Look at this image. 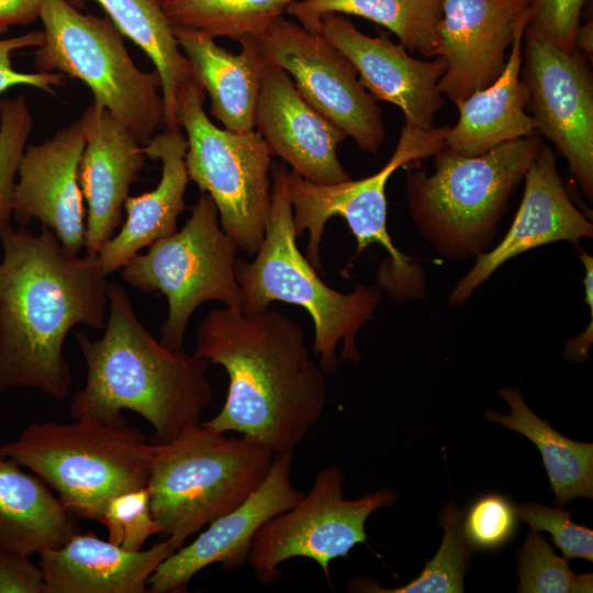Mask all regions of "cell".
<instances>
[{"mask_svg":"<svg viewBox=\"0 0 593 593\" xmlns=\"http://www.w3.org/2000/svg\"><path fill=\"white\" fill-rule=\"evenodd\" d=\"M0 243V392L27 388L63 400L74 380L64 343L79 324L104 328L108 276L46 226L38 234L4 226Z\"/></svg>","mask_w":593,"mask_h":593,"instance_id":"6da1fadb","label":"cell"},{"mask_svg":"<svg viewBox=\"0 0 593 593\" xmlns=\"http://www.w3.org/2000/svg\"><path fill=\"white\" fill-rule=\"evenodd\" d=\"M195 356L222 366L230 384L221 411L201 424L236 432L275 456H293L321 419L325 373L310 357L302 328L267 309L212 310L195 335Z\"/></svg>","mask_w":593,"mask_h":593,"instance_id":"7a4b0ae2","label":"cell"},{"mask_svg":"<svg viewBox=\"0 0 593 593\" xmlns=\"http://www.w3.org/2000/svg\"><path fill=\"white\" fill-rule=\"evenodd\" d=\"M107 293L109 313L102 336L75 334L87 379L70 401V416L125 427L123 411L128 410L153 426L158 441L171 440L200 424L213 401L210 363L157 340L137 317L123 287L109 282Z\"/></svg>","mask_w":593,"mask_h":593,"instance_id":"3957f363","label":"cell"},{"mask_svg":"<svg viewBox=\"0 0 593 593\" xmlns=\"http://www.w3.org/2000/svg\"><path fill=\"white\" fill-rule=\"evenodd\" d=\"M287 174L283 165L272 166L271 205L264 240L251 262L238 257L235 261L240 312L259 313L273 301L305 309L314 324L313 354L322 371L331 374L338 368L336 348L340 340V358L359 361L356 336L372 318L382 290L359 284L353 292L342 293L317 276L296 245Z\"/></svg>","mask_w":593,"mask_h":593,"instance_id":"277c9868","label":"cell"},{"mask_svg":"<svg viewBox=\"0 0 593 593\" xmlns=\"http://www.w3.org/2000/svg\"><path fill=\"white\" fill-rule=\"evenodd\" d=\"M542 145L535 133L474 157L444 147L435 171L407 176V202L421 236L449 259L485 253L510 199Z\"/></svg>","mask_w":593,"mask_h":593,"instance_id":"5b68a950","label":"cell"},{"mask_svg":"<svg viewBox=\"0 0 593 593\" xmlns=\"http://www.w3.org/2000/svg\"><path fill=\"white\" fill-rule=\"evenodd\" d=\"M275 455L245 437L201 423L154 444L147 486L159 533L179 549L205 525L244 503L264 482Z\"/></svg>","mask_w":593,"mask_h":593,"instance_id":"8992f818","label":"cell"},{"mask_svg":"<svg viewBox=\"0 0 593 593\" xmlns=\"http://www.w3.org/2000/svg\"><path fill=\"white\" fill-rule=\"evenodd\" d=\"M154 444L133 427L92 417L32 423L0 455L57 492L76 519L100 521L109 501L147 485Z\"/></svg>","mask_w":593,"mask_h":593,"instance_id":"52a82bcc","label":"cell"},{"mask_svg":"<svg viewBox=\"0 0 593 593\" xmlns=\"http://www.w3.org/2000/svg\"><path fill=\"white\" fill-rule=\"evenodd\" d=\"M44 41L36 47L38 72L81 80L93 102L110 111L143 145L165 126L160 79L141 70L122 33L107 16L85 14L68 0H42Z\"/></svg>","mask_w":593,"mask_h":593,"instance_id":"ba28073f","label":"cell"},{"mask_svg":"<svg viewBox=\"0 0 593 593\" xmlns=\"http://www.w3.org/2000/svg\"><path fill=\"white\" fill-rule=\"evenodd\" d=\"M448 126L428 130L404 125L396 148L389 161L376 174L335 184L311 183L293 171L287 174V186L293 211L296 235L309 231L307 260L322 269L320 244L326 222L342 216L357 240L356 256L371 244L381 245L389 257L381 264L377 283L398 302L421 298L425 291L422 268L400 251L387 228L385 186L401 167L434 156L445 147Z\"/></svg>","mask_w":593,"mask_h":593,"instance_id":"9c48e42d","label":"cell"},{"mask_svg":"<svg viewBox=\"0 0 593 593\" xmlns=\"http://www.w3.org/2000/svg\"><path fill=\"white\" fill-rule=\"evenodd\" d=\"M204 100L194 79L177 97L189 180L212 198L223 231L240 250L255 256L270 212L272 155L256 130L238 133L216 126L204 111Z\"/></svg>","mask_w":593,"mask_h":593,"instance_id":"30bf717a","label":"cell"},{"mask_svg":"<svg viewBox=\"0 0 593 593\" xmlns=\"http://www.w3.org/2000/svg\"><path fill=\"white\" fill-rule=\"evenodd\" d=\"M238 250L221 226L214 201L202 192L180 231L154 242L146 253H137L120 269L132 288L167 298L168 316L160 327L165 347L183 348L189 321L206 301H220L240 311L235 277Z\"/></svg>","mask_w":593,"mask_h":593,"instance_id":"8fae6325","label":"cell"},{"mask_svg":"<svg viewBox=\"0 0 593 593\" xmlns=\"http://www.w3.org/2000/svg\"><path fill=\"white\" fill-rule=\"evenodd\" d=\"M343 486L337 466L323 468L307 494L260 527L247 562L261 583L275 581L281 573L280 564L295 557L315 561L329 581L331 562L367 542L365 525L370 514L398 499L393 490L385 489L347 500Z\"/></svg>","mask_w":593,"mask_h":593,"instance_id":"7c38bea8","label":"cell"},{"mask_svg":"<svg viewBox=\"0 0 593 593\" xmlns=\"http://www.w3.org/2000/svg\"><path fill=\"white\" fill-rule=\"evenodd\" d=\"M245 41L265 63L284 70L302 98L360 149L372 154L380 149L384 127L377 100L350 60L322 33L281 15Z\"/></svg>","mask_w":593,"mask_h":593,"instance_id":"4fadbf2b","label":"cell"},{"mask_svg":"<svg viewBox=\"0 0 593 593\" xmlns=\"http://www.w3.org/2000/svg\"><path fill=\"white\" fill-rule=\"evenodd\" d=\"M522 75L537 132L566 157L584 195L593 198V82L575 49L525 30Z\"/></svg>","mask_w":593,"mask_h":593,"instance_id":"5bb4252c","label":"cell"},{"mask_svg":"<svg viewBox=\"0 0 593 593\" xmlns=\"http://www.w3.org/2000/svg\"><path fill=\"white\" fill-rule=\"evenodd\" d=\"M316 32L350 60L360 82L376 100L401 109L405 125L434 127L435 114L445 103L438 89L447 68L441 57L416 59L402 44L392 42L388 33L368 36L344 14L322 15Z\"/></svg>","mask_w":593,"mask_h":593,"instance_id":"9a60e30c","label":"cell"},{"mask_svg":"<svg viewBox=\"0 0 593 593\" xmlns=\"http://www.w3.org/2000/svg\"><path fill=\"white\" fill-rule=\"evenodd\" d=\"M533 0H440L437 56L447 65L438 82L452 102L488 87L503 71L516 26Z\"/></svg>","mask_w":593,"mask_h":593,"instance_id":"2e32d148","label":"cell"},{"mask_svg":"<svg viewBox=\"0 0 593 593\" xmlns=\"http://www.w3.org/2000/svg\"><path fill=\"white\" fill-rule=\"evenodd\" d=\"M292 457L275 456L261 485L239 506L211 522L191 544L165 559L148 579L147 592H184L190 580L211 564L221 563L231 571L246 563L260 527L303 496L291 482Z\"/></svg>","mask_w":593,"mask_h":593,"instance_id":"e0dca14e","label":"cell"},{"mask_svg":"<svg viewBox=\"0 0 593 593\" xmlns=\"http://www.w3.org/2000/svg\"><path fill=\"white\" fill-rule=\"evenodd\" d=\"M83 148L80 119L26 146L12 195V219L19 226L38 220L75 255L85 249L86 214L78 179Z\"/></svg>","mask_w":593,"mask_h":593,"instance_id":"ac0fdd59","label":"cell"},{"mask_svg":"<svg viewBox=\"0 0 593 593\" xmlns=\"http://www.w3.org/2000/svg\"><path fill=\"white\" fill-rule=\"evenodd\" d=\"M521 206L502 242L477 255L473 267L449 294L450 304L468 300L473 291L508 259L559 240L577 243L593 236V224L572 203L557 170L552 149L541 145L525 177Z\"/></svg>","mask_w":593,"mask_h":593,"instance_id":"d6986e66","label":"cell"},{"mask_svg":"<svg viewBox=\"0 0 593 593\" xmlns=\"http://www.w3.org/2000/svg\"><path fill=\"white\" fill-rule=\"evenodd\" d=\"M79 119L85 136L78 169L87 203L85 256L96 258L122 224L125 200L147 156L144 145L105 108L92 102Z\"/></svg>","mask_w":593,"mask_h":593,"instance_id":"ffe728a7","label":"cell"},{"mask_svg":"<svg viewBox=\"0 0 593 593\" xmlns=\"http://www.w3.org/2000/svg\"><path fill=\"white\" fill-rule=\"evenodd\" d=\"M255 130L270 154L291 171L315 184H335L350 176L337 157L346 134L314 110L299 93L289 75L265 63Z\"/></svg>","mask_w":593,"mask_h":593,"instance_id":"44dd1931","label":"cell"},{"mask_svg":"<svg viewBox=\"0 0 593 593\" xmlns=\"http://www.w3.org/2000/svg\"><path fill=\"white\" fill-rule=\"evenodd\" d=\"M176 548L166 538L146 550L130 551L93 533L74 534L40 553L45 593H144L158 566Z\"/></svg>","mask_w":593,"mask_h":593,"instance_id":"7402d4cb","label":"cell"},{"mask_svg":"<svg viewBox=\"0 0 593 593\" xmlns=\"http://www.w3.org/2000/svg\"><path fill=\"white\" fill-rule=\"evenodd\" d=\"M144 150L147 158L161 163L160 180L152 191L125 200V222L96 257L105 276L120 270L143 248L177 232V220L187 209L186 135L180 128H166L149 138Z\"/></svg>","mask_w":593,"mask_h":593,"instance_id":"603a6c76","label":"cell"},{"mask_svg":"<svg viewBox=\"0 0 593 593\" xmlns=\"http://www.w3.org/2000/svg\"><path fill=\"white\" fill-rule=\"evenodd\" d=\"M526 11L518 24L505 67L488 87L456 102L459 119L448 127L445 147L450 152L474 157L501 144L533 135L537 132L534 118L526 113L528 90L521 77L523 38L528 24Z\"/></svg>","mask_w":593,"mask_h":593,"instance_id":"cb8c5ba5","label":"cell"},{"mask_svg":"<svg viewBox=\"0 0 593 593\" xmlns=\"http://www.w3.org/2000/svg\"><path fill=\"white\" fill-rule=\"evenodd\" d=\"M193 79L209 94L211 115L231 132L255 130L260 80L265 61L248 41L233 54L214 38L181 26H172Z\"/></svg>","mask_w":593,"mask_h":593,"instance_id":"d4e9b609","label":"cell"},{"mask_svg":"<svg viewBox=\"0 0 593 593\" xmlns=\"http://www.w3.org/2000/svg\"><path fill=\"white\" fill-rule=\"evenodd\" d=\"M76 533V518L48 485L0 455V551L31 557Z\"/></svg>","mask_w":593,"mask_h":593,"instance_id":"484cf974","label":"cell"},{"mask_svg":"<svg viewBox=\"0 0 593 593\" xmlns=\"http://www.w3.org/2000/svg\"><path fill=\"white\" fill-rule=\"evenodd\" d=\"M71 4L75 0H68ZM123 36L130 38L152 60L160 79L165 128H180L177 97L193 79L189 60L181 52L161 0H94Z\"/></svg>","mask_w":593,"mask_h":593,"instance_id":"4316f807","label":"cell"},{"mask_svg":"<svg viewBox=\"0 0 593 593\" xmlns=\"http://www.w3.org/2000/svg\"><path fill=\"white\" fill-rule=\"evenodd\" d=\"M508 415L488 410L485 417L524 435L539 449L558 506L578 497L593 499V445L569 439L526 405L517 389L499 391Z\"/></svg>","mask_w":593,"mask_h":593,"instance_id":"83f0119b","label":"cell"},{"mask_svg":"<svg viewBox=\"0 0 593 593\" xmlns=\"http://www.w3.org/2000/svg\"><path fill=\"white\" fill-rule=\"evenodd\" d=\"M286 13L312 31L327 13L361 16L394 33L406 49L437 56L440 0H301Z\"/></svg>","mask_w":593,"mask_h":593,"instance_id":"f1b7e54d","label":"cell"},{"mask_svg":"<svg viewBox=\"0 0 593 593\" xmlns=\"http://www.w3.org/2000/svg\"><path fill=\"white\" fill-rule=\"evenodd\" d=\"M301 0H161L172 26L240 43L254 37Z\"/></svg>","mask_w":593,"mask_h":593,"instance_id":"f546056e","label":"cell"},{"mask_svg":"<svg viewBox=\"0 0 593 593\" xmlns=\"http://www.w3.org/2000/svg\"><path fill=\"white\" fill-rule=\"evenodd\" d=\"M463 512L450 501L439 515L444 538L435 557L428 560L421 574L407 584L383 589L376 581L357 579L350 591L373 593H461L470 558L475 552L462 533Z\"/></svg>","mask_w":593,"mask_h":593,"instance_id":"4dcf8cb0","label":"cell"},{"mask_svg":"<svg viewBox=\"0 0 593 593\" xmlns=\"http://www.w3.org/2000/svg\"><path fill=\"white\" fill-rule=\"evenodd\" d=\"M518 593H591L593 574H577L548 540L530 529L517 550Z\"/></svg>","mask_w":593,"mask_h":593,"instance_id":"1f68e13d","label":"cell"},{"mask_svg":"<svg viewBox=\"0 0 593 593\" xmlns=\"http://www.w3.org/2000/svg\"><path fill=\"white\" fill-rule=\"evenodd\" d=\"M32 128L24 96L0 99V230L12 219L13 189Z\"/></svg>","mask_w":593,"mask_h":593,"instance_id":"d6a6232c","label":"cell"},{"mask_svg":"<svg viewBox=\"0 0 593 593\" xmlns=\"http://www.w3.org/2000/svg\"><path fill=\"white\" fill-rule=\"evenodd\" d=\"M516 505L505 495L486 493L470 504L462 515V533L477 550H497L514 537L518 525Z\"/></svg>","mask_w":593,"mask_h":593,"instance_id":"836d02e7","label":"cell"},{"mask_svg":"<svg viewBox=\"0 0 593 593\" xmlns=\"http://www.w3.org/2000/svg\"><path fill=\"white\" fill-rule=\"evenodd\" d=\"M108 530V540L123 549L137 551L159 533L150 511L148 486L111 499L99 521Z\"/></svg>","mask_w":593,"mask_h":593,"instance_id":"e575fe53","label":"cell"},{"mask_svg":"<svg viewBox=\"0 0 593 593\" xmlns=\"http://www.w3.org/2000/svg\"><path fill=\"white\" fill-rule=\"evenodd\" d=\"M518 517L530 529L545 530L567 560L582 558L593 561V530L572 522V512L562 506L549 507L536 502L516 505Z\"/></svg>","mask_w":593,"mask_h":593,"instance_id":"d590c367","label":"cell"},{"mask_svg":"<svg viewBox=\"0 0 593 593\" xmlns=\"http://www.w3.org/2000/svg\"><path fill=\"white\" fill-rule=\"evenodd\" d=\"M585 0H533L526 32L572 51Z\"/></svg>","mask_w":593,"mask_h":593,"instance_id":"8d00e7d4","label":"cell"},{"mask_svg":"<svg viewBox=\"0 0 593 593\" xmlns=\"http://www.w3.org/2000/svg\"><path fill=\"white\" fill-rule=\"evenodd\" d=\"M7 31L8 27L0 24V35ZM43 41V31L0 38V93L13 87L25 86L55 94V88L65 83L66 76L59 72H22L13 68L11 58L14 52L29 47H38Z\"/></svg>","mask_w":593,"mask_h":593,"instance_id":"74e56055","label":"cell"},{"mask_svg":"<svg viewBox=\"0 0 593 593\" xmlns=\"http://www.w3.org/2000/svg\"><path fill=\"white\" fill-rule=\"evenodd\" d=\"M0 593H45L40 566L30 556L0 551Z\"/></svg>","mask_w":593,"mask_h":593,"instance_id":"f35d334b","label":"cell"},{"mask_svg":"<svg viewBox=\"0 0 593 593\" xmlns=\"http://www.w3.org/2000/svg\"><path fill=\"white\" fill-rule=\"evenodd\" d=\"M42 0H0V24L29 25L40 16Z\"/></svg>","mask_w":593,"mask_h":593,"instance_id":"ab89813d","label":"cell"},{"mask_svg":"<svg viewBox=\"0 0 593 593\" xmlns=\"http://www.w3.org/2000/svg\"><path fill=\"white\" fill-rule=\"evenodd\" d=\"M573 48L582 52L592 59L593 56V23L588 21L579 24L573 35Z\"/></svg>","mask_w":593,"mask_h":593,"instance_id":"60d3db41","label":"cell"}]
</instances>
